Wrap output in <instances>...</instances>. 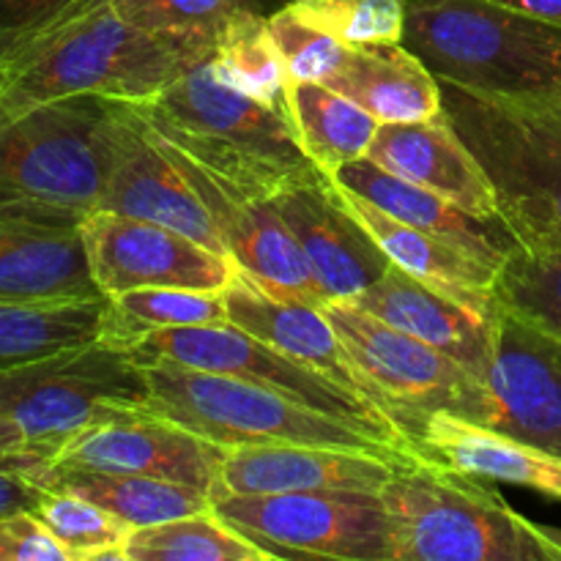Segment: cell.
I'll list each match as a JSON object with an SVG mask.
<instances>
[{
	"label": "cell",
	"instance_id": "36",
	"mask_svg": "<svg viewBox=\"0 0 561 561\" xmlns=\"http://www.w3.org/2000/svg\"><path fill=\"white\" fill-rule=\"evenodd\" d=\"M290 11L307 25L343 44L403 42L409 0H288Z\"/></svg>",
	"mask_w": 561,
	"mask_h": 561
},
{
	"label": "cell",
	"instance_id": "14",
	"mask_svg": "<svg viewBox=\"0 0 561 561\" xmlns=\"http://www.w3.org/2000/svg\"><path fill=\"white\" fill-rule=\"evenodd\" d=\"M151 137L206 203L225 241V250L233 257L239 272L250 274L257 285H263L268 294L279 296V299L305 301L312 307L327 305V296L307 263L305 250L272 201L244 197L225 190L206 170L164 146L157 135Z\"/></svg>",
	"mask_w": 561,
	"mask_h": 561
},
{
	"label": "cell",
	"instance_id": "3",
	"mask_svg": "<svg viewBox=\"0 0 561 561\" xmlns=\"http://www.w3.org/2000/svg\"><path fill=\"white\" fill-rule=\"evenodd\" d=\"M197 64L203 58L190 49L121 20L110 0H93L0 60V126L82 93L140 102Z\"/></svg>",
	"mask_w": 561,
	"mask_h": 561
},
{
	"label": "cell",
	"instance_id": "23",
	"mask_svg": "<svg viewBox=\"0 0 561 561\" xmlns=\"http://www.w3.org/2000/svg\"><path fill=\"white\" fill-rule=\"evenodd\" d=\"M359 310L381 318L389 327L453 356L477 376H485L491 356V318L466 310L458 301L392 266L378 283L348 299Z\"/></svg>",
	"mask_w": 561,
	"mask_h": 561
},
{
	"label": "cell",
	"instance_id": "33",
	"mask_svg": "<svg viewBox=\"0 0 561 561\" xmlns=\"http://www.w3.org/2000/svg\"><path fill=\"white\" fill-rule=\"evenodd\" d=\"M115 14L137 31L208 60L219 33L247 0H110Z\"/></svg>",
	"mask_w": 561,
	"mask_h": 561
},
{
	"label": "cell",
	"instance_id": "21",
	"mask_svg": "<svg viewBox=\"0 0 561 561\" xmlns=\"http://www.w3.org/2000/svg\"><path fill=\"white\" fill-rule=\"evenodd\" d=\"M329 179L343 190L365 197L367 203L378 206L398 222L422 230L427 236H436V239L471 252V255L482 257L499 268L504 266L510 252L518 247L502 222H485V219L449 203L447 197L389 173L370 157L345 162L343 168L329 173Z\"/></svg>",
	"mask_w": 561,
	"mask_h": 561
},
{
	"label": "cell",
	"instance_id": "13",
	"mask_svg": "<svg viewBox=\"0 0 561 561\" xmlns=\"http://www.w3.org/2000/svg\"><path fill=\"white\" fill-rule=\"evenodd\" d=\"M88 263L104 296L137 288L225 290L239 266L164 225L96 208L82 222Z\"/></svg>",
	"mask_w": 561,
	"mask_h": 561
},
{
	"label": "cell",
	"instance_id": "5",
	"mask_svg": "<svg viewBox=\"0 0 561 561\" xmlns=\"http://www.w3.org/2000/svg\"><path fill=\"white\" fill-rule=\"evenodd\" d=\"M389 561H559L502 493L431 453L394 463L378 493Z\"/></svg>",
	"mask_w": 561,
	"mask_h": 561
},
{
	"label": "cell",
	"instance_id": "34",
	"mask_svg": "<svg viewBox=\"0 0 561 561\" xmlns=\"http://www.w3.org/2000/svg\"><path fill=\"white\" fill-rule=\"evenodd\" d=\"M33 513L66 548L71 561H124V548L135 531V526L102 504L53 488H44Z\"/></svg>",
	"mask_w": 561,
	"mask_h": 561
},
{
	"label": "cell",
	"instance_id": "41",
	"mask_svg": "<svg viewBox=\"0 0 561 561\" xmlns=\"http://www.w3.org/2000/svg\"><path fill=\"white\" fill-rule=\"evenodd\" d=\"M491 3H499L504 9L520 11V14L561 27V0H491Z\"/></svg>",
	"mask_w": 561,
	"mask_h": 561
},
{
	"label": "cell",
	"instance_id": "25",
	"mask_svg": "<svg viewBox=\"0 0 561 561\" xmlns=\"http://www.w3.org/2000/svg\"><path fill=\"white\" fill-rule=\"evenodd\" d=\"M104 296L80 228H38L0 219V299L53 301Z\"/></svg>",
	"mask_w": 561,
	"mask_h": 561
},
{
	"label": "cell",
	"instance_id": "4",
	"mask_svg": "<svg viewBox=\"0 0 561 561\" xmlns=\"http://www.w3.org/2000/svg\"><path fill=\"white\" fill-rule=\"evenodd\" d=\"M442 82V107L496 192L518 247H561V88L502 93Z\"/></svg>",
	"mask_w": 561,
	"mask_h": 561
},
{
	"label": "cell",
	"instance_id": "26",
	"mask_svg": "<svg viewBox=\"0 0 561 561\" xmlns=\"http://www.w3.org/2000/svg\"><path fill=\"white\" fill-rule=\"evenodd\" d=\"M420 447L460 471L485 480L524 485L561 499V458L510 438L480 422L455 414H433L416 436Z\"/></svg>",
	"mask_w": 561,
	"mask_h": 561
},
{
	"label": "cell",
	"instance_id": "19",
	"mask_svg": "<svg viewBox=\"0 0 561 561\" xmlns=\"http://www.w3.org/2000/svg\"><path fill=\"white\" fill-rule=\"evenodd\" d=\"M365 157L485 222H502L485 168L458 135L444 107L433 118L381 124Z\"/></svg>",
	"mask_w": 561,
	"mask_h": 561
},
{
	"label": "cell",
	"instance_id": "10",
	"mask_svg": "<svg viewBox=\"0 0 561 561\" xmlns=\"http://www.w3.org/2000/svg\"><path fill=\"white\" fill-rule=\"evenodd\" d=\"M131 359L140 365L168 362V365L192 367V370L219 373V376L244 378V381L268 387L296 403L334 416L340 422L359 427L367 436L389 444L403 455L425 453L416 447L392 416L373 400L359 398L348 389L337 387L312 367L290 359L283 351L272 348L263 340L252 337L233 323L219 327H175L146 332L129 348Z\"/></svg>",
	"mask_w": 561,
	"mask_h": 561
},
{
	"label": "cell",
	"instance_id": "40",
	"mask_svg": "<svg viewBox=\"0 0 561 561\" xmlns=\"http://www.w3.org/2000/svg\"><path fill=\"white\" fill-rule=\"evenodd\" d=\"M0 561H71L33 510L0 518Z\"/></svg>",
	"mask_w": 561,
	"mask_h": 561
},
{
	"label": "cell",
	"instance_id": "37",
	"mask_svg": "<svg viewBox=\"0 0 561 561\" xmlns=\"http://www.w3.org/2000/svg\"><path fill=\"white\" fill-rule=\"evenodd\" d=\"M268 27L283 53L290 82H323L337 69L348 47L340 38L301 22L288 5L268 16Z\"/></svg>",
	"mask_w": 561,
	"mask_h": 561
},
{
	"label": "cell",
	"instance_id": "20",
	"mask_svg": "<svg viewBox=\"0 0 561 561\" xmlns=\"http://www.w3.org/2000/svg\"><path fill=\"white\" fill-rule=\"evenodd\" d=\"M222 296L233 327L244 329L252 337L283 351L290 359L312 367L337 387L373 400L362 387L354 365H351V356L340 340L337 329L332 327L321 307L279 299L244 272H236Z\"/></svg>",
	"mask_w": 561,
	"mask_h": 561
},
{
	"label": "cell",
	"instance_id": "31",
	"mask_svg": "<svg viewBox=\"0 0 561 561\" xmlns=\"http://www.w3.org/2000/svg\"><path fill=\"white\" fill-rule=\"evenodd\" d=\"M208 64L225 85L263 104L283 107L290 80L283 53L268 27V16H261L247 5L236 11L219 33Z\"/></svg>",
	"mask_w": 561,
	"mask_h": 561
},
{
	"label": "cell",
	"instance_id": "6",
	"mask_svg": "<svg viewBox=\"0 0 561 561\" xmlns=\"http://www.w3.org/2000/svg\"><path fill=\"white\" fill-rule=\"evenodd\" d=\"M403 44L438 80L502 93L561 88V27L491 0H409Z\"/></svg>",
	"mask_w": 561,
	"mask_h": 561
},
{
	"label": "cell",
	"instance_id": "18",
	"mask_svg": "<svg viewBox=\"0 0 561 561\" xmlns=\"http://www.w3.org/2000/svg\"><path fill=\"white\" fill-rule=\"evenodd\" d=\"M99 208L164 225L201 241L219 255H228L206 203L192 190L184 173L170 162L168 153L153 142L129 102H126L118 157Z\"/></svg>",
	"mask_w": 561,
	"mask_h": 561
},
{
	"label": "cell",
	"instance_id": "16",
	"mask_svg": "<svg viewBox=\"0 0 561 561\" xmlns=\"http://www.w3.org/2000/svg\"><path fill=\"white\" fill-rule=\"evenodd\" d=\"M272 203L294 230L327 301L354 299L394 266L345 208L327 173L288 186Z\"/></svg>",
	"mask_w": 561,
	"mask_h": 561
},
{
	"label": "cell",
	"instance_id": "22",
	"mask_svg": "<svg viewBox=\"0 0 561 561\" xmlns=\"http://www.w3.org/2000/svg\"><path fill=\"white\" fill-rule=\"evenodd\" d=\"M337 192L345 208L378 241V247L387 252L394 266L425 283L427 288L444 294L447 299L458 301L466 310L482 318L493 316V310H496V279L502 268L471 255V252L458 250V247L447 244L436 236H427L422 230L398 222L351 190L337 186Z\"/></svg>",
	"mask_w": 561,
	"mask_h": 561
},
{
	"label": "cell",
	"instance_id": "2",
	"mask_svg": "<svg viewBox=\"0 0 561 561\" xmlns=\"http://www.w3.org/2000/svg\"><path fill=\"white\" fill-rule=\"evenodd\" d=\"M124 118V99L82 93L0 126V219L82 228L102 206Z\"/></svg>",
	"mask_w": 561,
	"mask_h": 561
},
{
	"label": "cell",
	"instance_id": "27",
	"mask_svg": "<svg viewBox=\"0 0 561 561\" xmlns=\"http://www.w3.org/2000/svg\"><path fill=\"white\" fill-rule=\"evenodd\" d=\"M36 482L42 488L69 491L77 493V496L91 499V502L102 504L104 510L118 515L121 520H126L135 529L214 510L211 493L203 491V488L157 480V477L104 474V471L44 466L36 474Z\"/></svg>",
	"mask_w": 561,
	"mask_h": 561
},
{
	"label": "cell",
	"instance_id": "12",
	"mask_svg": "<svg viewBox=\"0 0 561 561\" xmlns=\"http://www.w3.org/2000/svg\"><path fill=\"white\" fill-rule=\"evenodd\" d=\"M482 381L485 427L561 458V337L496 299Z\"/></svg>",
	"mask_w": 561,
	"mask_h": 561
},
{
	"label": "cell",
	"instance_id": "29",
	"mask_svg": "<svg viewBox=\"0 0 561 561\" xmlns=\"http://www.w3.org/2000/svg\"><path fill=\"white\" fill-rule=\"evenodd\" d=\"M107 296L96 299H0V370L93 343L102 334Z\"/></svg>",
	"mask_w": 561,
	"mask_h": 561
},
{
	"label": "cell",
	"instance_id": "24",
	"mask_svg": "<svg viewBox=\"0 0 561 561\" xmlns=\"http://www.w3.org/2000/svg\"><path fill=\"white\" fill-rule=\"evenodd\" d=\"M323 85L348 96L381 124L442 113V82L403 42L345 47L343 60Z\"/></svg>",
	"mask_w": 561,
	"mask_h": 561
},
{
	"label": "cell",
	"instance_id": "28",
	"mask_svg": "<svg viewBox=\"0 0 561 561\" xmlns=\"http://www.w3.org/2000/svg\"><path fill=\"white\" fill-rule=\"evenodd\" d=\"M285 113L301 151L321 173L365 157L381 121L323 82H288Z\"/></svg>",
	"mask_w": 561,
	"mask_h": 561
},
{
	"label": "cell",
	"instance_id": "30",
	"mask_svg": "<svg viewBox=\"0 0 561 561\" xmlns=\"http://www.w3.org/2000/svg\"><path fill=\"white\" fill-rule=\"evenodd\" d=\"M219 323H230L222 290L137 288L110 296L99 337L129 351L142 334L153 329L219 327Z\"/></svg>",
	"mask_w": 561,
	"mask_h": 561
},
{
	"label": "cell",
	"instance_id": "17",
	"mask_svg": "<svg viewBox=\"0 0 561 561\" xmlns=\"http://www.w3.org/2000/svg\"><path fill=\"white\" fill-rule=\"evenodd\" d=\"M398 460L316 444L230 447L219 463L211 499L268 496V493L359 491L381 493Z\"/></svg>",
	"mask_w": 561,
	"mask_h": 561
},
{
	"label": "cell",
	"instance_id": "35",
	"mask_svg": "<svg viewBox=\"0 0 561 561\" xmlns=\"http://www.w3.org/2000/svg\"><path fill=\"white\" fill-rule=\"evenodd\" d=\"M496 299L561 337V247H515L499 272Z\"/></svg>",
	"mask_w": 561,
	"mask_h": 561
},
{
	"label": "cell",
	"instance_id": "42",
	"mask_svg": "<svg viewBox=\"0 0 561 561\" xmlns=\"http://www.w3.org/2000/svg\"><path fill=\"white\" fill-rule=\"evenodd\" d=\"M20 444H25V436H22L20 427L11 420H5V416H0V449L20 447Z\"/></svg>",
	"mask_w": 561,
	"mask_h": 561
},
{
	"label": "cell",
	"instance_id": "11",
	"mask_svg": "<svg viewBox=\"0 0 561 561\" xmlns=\"http://www.w3.org/2000/svg\"><path fill=\"white\" fill-rule=\"evenodd\" d=\"M211 502L225 524L266 548L274 559L389 561L387 510L378 493H268Z\"/></svg>",
	"mask_w": 561,
	"mask_h": 561
},
{
	"label": "cell",
	"instance_id": "1",
	"mask_svg": "<svg viewBox=\"0 0 561 561\" xmlns=\"http://www.w3.org/2000/svg\"><path fill=\"white\" fill-rule=\"evenodd\" d=\"M129 104L151 135L236 195L272 201L321 175L301 151L285 104L272 107L225 85L208 60Z\"/></svg>",
	"mask_w": 561,
	"mask_h": 561
},
{
	"label": "cell",
	"instance_id": "8",
	"mask_svg": "<svg viewBox=\"0 0 561 561\" xmlns=\"http://www.w3.org/2000/svg\"><path fill=\"white\" fill-rule=\"evenodd\" d=\"M146 400L140 362L102 337L0 370V416L49 455L96 422L146 409Z\"/></svg>",
	"mask_w": 561,
	"mask_h": 561
},
{
	"label": "cell",
	"instance_id": "38",
	"mask_svg": "<svg viewBox=\"0 0 561 561\" xmlns=\"http://www.w3.org/2000/svg\"><path fill=\"white\" fill-rule=\"evenodd\" d=\"M49 449L33 447L27 442L0 449V518L36 507L44 493L36 474L49 466Z\"/></svg>",
	"mask_w": 561,
	"mask_h": 561
},
{
	"label": "cell",
	"instance_id": "15",
	"mask_svg": "<svg viewBox=\"0 0 561 561\" xmlns=\"http://www.w3.org/2000/svg\"><path fill=\"white\" fill-rule=\"evenodd\" d=\"M225 447L140 409L96 422L55 449V469L137 474L195 485L211 493Z\"/></svg>",
	"mask_w": 561,
	"mask_h": 561
},
{
	"label": "cell",
	"instance_id": "43",
	"mask_svg": "<svg viewBox=\"0 0 561 561\" xmlns=\"http://www.w3.org/2000/svg\"><path fill=\"white\" fill-rule=\"evenodd\" d=\"M535 531L540 535V540L557 553V559L561 561V529L559 526H546V524H535Z\"/></svg>",
	"mask_w": 561,
	"mask_h": 561
},
{
	"label": "cell",
	"instance_id": "32",
	"mask_svg": "<svg viewBox=\"0 0 561 561\" xmlns=\"http://www.w3.org/2000/svg\"><path fill=\"white\" fill-rule=\"evenodd\" d=\"M266 548L252 542L214 510L184 515L131 531L124 561H266Z\"/></svg>",
	"mask_w": 561,
	"mask_h": 561
},
{
	"label": "cell",
	"instance_id": "7",
	"mask_svg": "<svg viewBox=\"0 0 561 561\" xmlns=\"http://www.w3.org/2000/svg\"><path fill=\"white\" fill-rule=\"evenodd\" d=\"M148 383L146 411L164 416L219 447H266V444H316L405 460L389 444L359 427L296 403L268 387L219 373L151 362L142 365Z\"/></svg>",
	"mask_w": 561,
	"mask_h": 561
},
{
	"label": "cell",
	"instance_id": "9",
	"mask_svg": "<svg viewBox=\"0 0 561 561\" xmlns=\"http://www.w3.org/2000/svg\"><path fill=\"white\" fill-rule=\"evenodd\" d=\"M321 310L337 329L365 392L416 447V436L433 414H455L485 425L488 389L469 367L351 301L332 299Z\"/></svg>",
	"mask_w": 561,
	"mask_h": 561
},
{
	"label": "cell",
	"instance_id": "39",
	"mask_svg": "<svg viewBox=\"0 0 561 561\" xmlns=\"http://www.w3.org/2000/svg\"><path fill=\"white\" fill-rule=\"evenodd\" d=\"M93 0H0V60Z\"/></svg>",
	"mask_w": 561,
	"mask_h": 561
}]
</instances>
